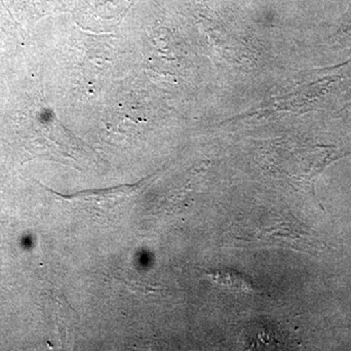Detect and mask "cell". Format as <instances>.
I'll use <instances>...</instances> for the list:
<instances>
[{"label":"cell","mask_w":351,"mask_h":351,"mask_svg":"<svg viewBox=\"0 0 351 351\" xmlns=\"http://www.w3.org/2000/svg\"><path fill=\"white\" fill-rule=\"evenodd\" d=\"M209 276L216 282L219 280H223V279H228V280H230V282L226 285L228 286V287L242 289V290L246 291V292L256 290L250 280L244 278L243 276L237 274L235 271H218L216 274H210Z\"/></svg>","instance_id":"1"}]
</instances>
